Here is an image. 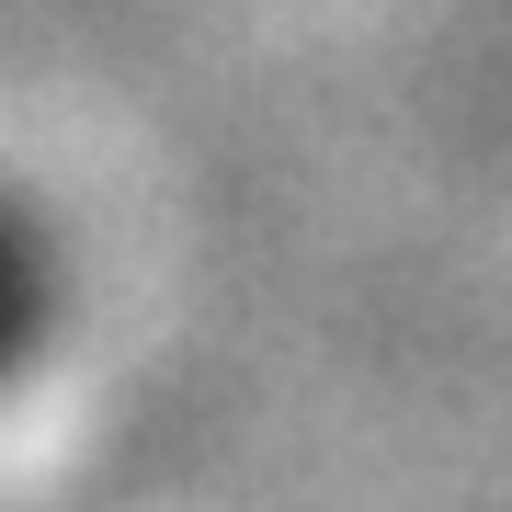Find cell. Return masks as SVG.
Here are the masks:
<instances>
[{
	"label": "cell",
	"instance_id": "1",
	"mask_svg": "<svg viewBox=\"0 0 512 512\" xmlns=\"http://www.w3.org/2000/svg\"><path fill=\"white\" fill-rule=\"evenodd\" d=\"M46 308H57V262H46V228L0 194V387L23 376V353L46 342Z\"/></svg>",
	"mask_w": 512,
	"mask_h": 512
}]
</instances>
